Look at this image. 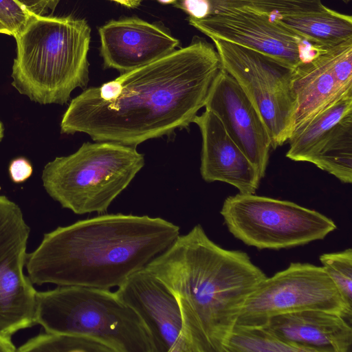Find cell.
I'll return each mask as SVG.
<instances>
[{"label": "cell", "mask_w": 352, "mask_h": 352, "mask_svg": "<svg viewBox=\"0 0 352 352\" xmlns=\"http://www.w3.org/2000/svg\"><path fill=\"white\" fill-rule=\"evenodd\" d=\"M220 68L214 46L197 37L185 47L85 89L72 100L60 132L135 146L187 128L204 107Z\"/></svg>", "instance_id": "cell-1"}, {"label": "cell", "mask_w": 352, "mask_h": 352, "mask_svg": "<svg viewBox=\"0 0 352 352\" xmlns=\"http://www.w3.org/2000/svg\"><path fill=\"white\" fill-rule=\"evenodd\" d=\"M161 217L104 214L45 233L26 254L32 283L110 289L144 268L179 235Z\"/></svg>", "instance_id": "cell-2"}, {"label": "cell", "mask_w": 352, "mask_h": 352, "mask_svg": "<svg viewBox=\"0 0 352 352\" xmlns=\"http://www.w3.org/2000/svg\"><path fill=\"white\" fill-rule=\"evenodd\" d=\"M144 268L175 296L190 352H223L244 302L267 277L246 252L219 246L200 224Z\"/></svg>", "instance_id": "cell-3"}, {"label": "cell", "mask_w": 352, "mask_h": 352, "mask_svg": "<svg viewBox=\"0 0 352 352\" xmlns=\"http://www.w3.org/2000/svg\"><path fill=\"white\" fill-rule=\"evenodd\" d=\"M12 85L32 101L63 104L89 80L91 29L72 16H34L14 36Z\"/></svg>", "instance_id": "cell-4"}, {"label": "cell", "mask_w": 352, "mask_h": 352, "mask_svg": "<svg viewBox=\"0 0 352 352\" xmlns=\"http://www.w3.org/2000/svg\"><path fill=\"white\" fill-rule=\"evenodd\" d=\"M36 322L47 333L93 338L113 352H155L139 316L109 289L58 285L37 292Z\"/></svg>", "instance_id": "cell-5"}, {"label": "cell", "mask_w": 352, "mask_h": 352, "mask_svg": "<svg viewBox=\"0 0 352 352\" xmlns=\"http://www.w3.org/2000/svg\"><path fill=\"white\" fill-rule=\"evenodd\" d=\"M144 165L135 146L85 142L73 154L48 162L42 174L48 195L76 214L107 210Z\"/></svg>", "instance_id": "cell-6"}, {"label": "cell", "mask_w": 352, "mask_h": 352, "mask_svg": "<svg viewBox=\"0 0 352 352\" xmlns=\"http://www.w3.org/2000/svg\"><path fill=\"white\" fill-rule=\"evenodd\" d=\"M220 214L236 239L258 250L304 245L324 239L337 228L331 219L316 210L255 194L228 197Z\"/></svg>", "instance_id": "cell-7"}, {"label": "cell", "mask_w": 352, "mask_h": 352, "mask_svg": "<svg viewBox=\"0 0 352 352\" xmlns=\"http://www.w3.org/2000/svg\"><path fill=\"white\" fill-rule=\"evenodd\" d=\"M221 67L239 84L260 114L276 149L290 138L294 128V69L250 48L212 38Z\"/></svg>", "instance_id": "cell-8"}, {"label": "cell", "mask_w": 352, "mask_h": 352, "mask_svg": "<svg viewBox=\"0 0 352 352\" xmlns=\"http://www.w3.org/2000/svg\"><path fill=\"white\" fill-rule=\"evenodd\" d=\"M305 310L334 313L352 322V307L322 267L293 262L257 285L241 307L236 324L263 326L274 316Z\"/></svg>", "instance_id": "cell-9"}, {"label": "cell", "mask_w": 352, "mask_h": 352, "mask_svg": "<svg viewBox=\"0 0 352 352\" xmlns=\"http://www.w3.org/2000/svg\"><path fill=\"white\" fill-rule=\"evenodd\" d=\"M189 24L212 38L240 45L294 69L330 47L312 42L267 16L241 9H222Z\"/></svg>", "instance_id": "cell-10"}, {"label": "cell", "mask_w": 352, "mask_h": 352, "mask_svg": "<svg viewBox=\"0 0 352 352\" xmlns=\"http://www.w3.org/2000/svg\"><path fill=\"white\" fill-rule=\"evenodd\" d=\"M292 90L295 99L293 133L352 91V38L330 47L294 68Z\"/></svg>", "instance_id": "cell-11"}, {"label": "cell", "mask_w": 352, "mask_h": 352, "mask_svg": "<svg viewBox=\"0 0 352 352\" xmlns=\"http://www.w3.org/2000/svg\"><path fill=\"white\" fill-rule=\"evenodd\" d=\"M204 107L219 119L263 178L272 148L269 133L255 107L221 67L210 87Z\"/></svg>", "instance_id": "cell-12"}, {"label": "cell", "mask_w": 352, "mask_h": 352, "mask_svg": "<svg viewBox=\"0 0 352 352\" xmlns=\"http://www.w3.org/2000/svg\"><path fill=\"white\" fill-rule=\"evenodd\" d=\"M115 292L142 320L155 352H190L178 302L158 278L144 267L131 274Z\"/></svg>", "instance_id": "cell-13"}, {"label": "cell", "mask_w": 352, "mask_h": 352, "mask_svg": "<svg viewBox=\"0 0 352 352\" xmlns=\"http://www.w3.org/2000/svg\"><path fill=\"white\" fill-rule=\"evenodd\" d=\"M104 65L125 73L162 58L179 41L138 17L111 20L98 29Z\"/></svg>", "instance_id": "cell-14"}, {"label": "cell", "mask_w": 352, "mask_h": 352, "mask_svg": "<svg viewBox=\"0 0 352 352\" xmlns=\"http://www.w3.org/2000/svg\"><path fill=\"white\" fill-rule=\"evenodd\" d=\"M202 138L200 172L207 182H221L241 194H255L262 177L230 137L219 119L205 110L194 118Z\"/></svg>", "instance_id": "cell-15"}, {"label": "cell", "mask_w": 352, "mask_h": 352, "mask_svg": "<svg viewBox=\"0 0 352 352\" xmlns=\"http://www.w3.org/2000/svg\"><path fill=\"white\" fill-rule=\"evenodd\" d=\"M310 352H351V323L334 313L305 310L274 316L263 325Z\"/></svg>", "instance_id": "cell-16"}, {"label": "cell", "mask_w": 352, "mask_h": 352, "mask_svg": "<svg viewBox=\"0 0 352 352\" xmlns=\"http://www.w3.org/2000/svg\"><path fill=\"white\" fill-rule=\"evenodd\" d=\"M26 254L0 267V332L10 336L36 324L37 291L23 273Z\"/></svg>", "instance_id": "cell-17"}, {"label": "cell", "mask_w": 352, "mask_h": 352, "mask_svg": "<svg viewBox=\"0 0 352 352\" xmlns=\"http://www.w3.org/2000/svg\"><path fill=\"white\" fill-rule=\"evenodd\" d=\"M317 44L332 47L352 38V17L327 7L324 10L271 20Z\"/></svg>", "instance_id": "cell-18"}, {"label": "cell", "mask_w": 352, "mask_h": 352, "mask_svg": "<svg viewBox=\"0 0 352 352\" xmlns=\"http://www.w3.org/2000/svg\"><path fill=\"white\" fill-rule=\"evenodd\" d=\"M350 112H352V91L331 103L294 131L287 141L289 147L286 157L296 162H307L324 138Z\"/></svg>", "instance_id": "cell-19"}, {"label": "cell", "mask_w": 352, "mask_h": 352, "mask_svg": "<svg viewBox=\"0 0 352 352\" xmlns=\"http://www.w3.org/2000/svg\"><path fill=\"white\" fill-rule=\"evenodd\" d=\"M307 162L344 184L352 182V112L324 138Z\"/></svg>", "instance_id": "cell-20"}, {"label": "cell", "mask_w": 352, "mask_h": 352, "mask_svg": "<svg viewBox=\"0 0 352 352\" xmlns=\"http://www.w3.org/2000/svg\"><path fill=\"white\" fill-rule=\"evenodd\" d=\"M223 352H310L302 346L279 338L265 326L235 324L227 337Z\"/></svg>", "instance_id": "cell-21"}, {"label": "cell", "mask_w": 352, "mask_h": 352, "mask_svg": "<svg viewBox=\"0 0 352 352\" xmlns=\"http://www.w3.org/2000/svg\"><path fill=\"white\" fill-rule=\"evenodd\" d=\"M30 232L20 207L0 195V267L26 252Z\"/></svg>", "instance_id": "cell-22"}, {"label": "cell", "mask_w": 352, "mask_h": 352, "mask_svg": "<svg viewBox=\"0 0 352 352\" xmlns=\"http://www.w3.org/2000/svg\"><path fill=\"white\" fill-rule=\"evenodd\" d=\"M325 8L321 0H226L218 6L214 13L222 9H241L274 20L285 16L320 11Z\"/></svg>", "instance_id": "cell-23"}, {"label": "cell", "mask_w": 352, "mask_h": 352, "mask_svg": "<svg viewBox=\"0 0 352 352\" xmlns=\"http://www.w3.org/2000/svg\"><path fill=\"white\" fill-rule=\"evenodd\" d=\"M16 351L113 352L106 345L89 337L47 332L28 340L16 349Z\"/></svg>", "instance_id": "cell-24"}, {"label": "cell", "mask_w": 352, "mask_h": 352, "mask_svg": "<svg viewBox=\"0 0 352 352\" xmlns=\"http://www.w3.org/2000/svg\"><path fill=\"white\" fill-rule=\"evenodd\" d=\"M326 274L336 285L340 295L352 307V250L324 253L319 257Z\"/></svg>", "instance_id": "cell-25"}, {"label": "cell", "mask_w": 352, "mask_h": 352, "mask_svg": "<svg viewBox=\"0 0 352 352\" xmlns=\"http://www.w3.org/2000/svg\"><path fill=\"white\" fill-rule=\"evenodd\" d=\"M34 16L15 0H0V22L10 36L19 34Z\"/></svg>", "instance_id": "cell-26"}, {"label": "cell", "mask_w": 352, "mask_h": 352, "mask_svg": "<svg viewBox=\"0 0 352 352\" xmlns=\"http://www.w3.org/2000/svg\"><path fill=\"white\" fill-rule=\"evenodd\" d=\"M174 5L195 19H202L210 14L206 0H177Z\"/></svg>", "instance_id": "cell-27"}, {"label": "cell", "mask_w": 352, "mask_h": 352, "mask_svg": "<svg viewBox=\"0 0 352 352\" xmlns=\"http://www.w3.org/2000/svg\"><path fill=\"white\" fill-rule=\"evenodd\" d=\"M8 170L10 177L14 183H21L32 175L33 168L27 159L17 157L12 160Z\"/></svg>", "instance_id": "cell-28"}, {"label": "cell", "mask_w": 352, "mask_h": 352, "mask_svg": "<svg viewBox=\"0 0 352 352\" xmlns=\"http://www.w3.org/2000/svg\"><path fill=\"white\" fill-rule=\"evenodd\" d=\"M28 12L36 16L44 15L48 10L53 12L60 0H15Z\"/></svg>", "instance_id": "cell-29"}, {"label": "cell", "mask_w": 352, "mask_h": 352, "mask_svg": "<svg viewBox=\"0 0 352 352\" xmlns=\"http://www.w3.org/2000/svg\"><path fill=\"white\" fill-rule=\"evenodd\" d=\"M16 348L13 344L11 336L0 332V352H15Z\"/></svg>", "instance_id": "cell-30"}, {"label": "cell", "mask_w": 352, "mask_h": 352, "mask_svg": "<svg viewBox=\"0 0 352 352\" xmlns=\"http://www.w3.org/2000/svg\"><path fill=\"white\" fill-rule=\"evenodd\" d=\"M129 8H135L139 6L143 0H110Z\"/></svg>", "instance_id": "cell-31"}, {"label": "cell", "mask_w": 352, "mask_h": 352, "mask_svg": "<svg viewBox=\"0 0 352 352\" xmlns=\"http://www.w3.org/2000/svg\"><path fill=\"white\" fill-rule=\"evenodd\" d=\"M210 8V14H213L217 6L226 0H206Z\"/></svg>", "instance_id": "cell-32"}, {"label": "cell", "mask_w": 352, "mask_h": 352, "mask_svg": "<svg viewBox=\"0 0 352 352\" xmlns=\"http://www.w3.org/2000/svg\"><path fill=\"white\" fill-rule=\"evenodd\" d=\"M0 34H8L10 36L9 31L3 26V25L0 22Z\"/></svg>", "instance_id": "cell-33"}, {"label": "cell", "mask_w": 352, "mask_h": 352, "mask_svg": "<svg viewBox=\"0 0 352 352\" xmlns=\"http://www.w3.org/2000/svg\"><path fill=\"white\" fill-rule=\"evenodd\" d=\"M4 135V127L2 122L0 121V142L2 140Z\"/></svg>", "instance_id": "cell-34"}, {"label": "cell", "mask_w": 352, "mask_h": 352, "mask_svg": "<svg viewBox=\"0 0 352 352\" xmlns=\"http://www.w3.org/2000/svg\"><path fill=\"white\" fill-rule=\"evenodd\" d=\"M158 2L164 4L174 3L177 0H157Z\"/></svg>", "instance_id": "cell-35"}, {"label": "cell", "mask_w": 352, "mask_h": 352, "mask_svg": "<svg viewBox=\"0 0 352 352\" xmlns=\"http://www.w3.org/2000/svg\"><path fill=\"white\" fill-rule=\"evenodd\" d=\"M342 1H344V3H348L351 0H341Z\"/></svg>", "instance_id": "cell-36"}]
</instances>
